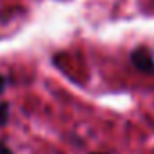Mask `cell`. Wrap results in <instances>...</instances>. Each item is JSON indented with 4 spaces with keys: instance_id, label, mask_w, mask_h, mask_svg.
Instances as JSON below:
<instances>
[{
    "instance_id": "cell-1",
    "label": "cell",
    "mask_w": 154,
    "mask_h": 154,
    "mask_svg": "<svg viewBox=\"0 0 154 154\" xmlns=\"http://www.w3.org/2000/svg\"><path fill=\"white\" fill-rule=\"evenodd\" d=\"M131 62L136 69L143 71V72H154V58L149 53L147 47H138L131 53Z\"/></svg>"
},
{
    "instance_id": "cell-3",
    "label": "cell",
    "mask_w": 154,
    "mask_h": 154,
    "mask_svg": "<svg viewBox=\"0 0 154 154\" xmlns=\"http://www.w3.org/2000/svg\"><path fill=\"white\" fill-rule=\"evenodd\" d=\"M0 154H13V150H11L4 141H0Z\"/></svg>"
},
{
    "instance_id": "cell-5",
    "label": "cell",
    "mask_w": 154,
    "mask_h": 154,
    "mask_svg": "<svg viewBox=\"0 0 154 154\" xmlns=\"http://www.w3.org/2000/svg\"><path fill=\"white\" fill-rule=\"evenodd\" d=\"M93 154H105V152H93Z\"/></svg>"
},
{
    "instance_id": "cell-2",
    "label": "cell",
    "mask_w": 154,
    "mask_h": 154,
    "mask_svg": "<svg viewBox=\"0 0 154 154\" xmlns=\"http://www.w3.org/2000/svg\"><path fill=\"white\" fill-rule=\"evenodd\" d=\"M8 116H9V103L0 102V127H4L8 123Z\"/></svg>"
},
{
    "instance_id": "cell-4",
    "label": "cell",
    "mask_w": 154,
    "mask_h": 154,
    "mask_svg": "<svg viewBox=\"0 0 154 154\" xmlns=\"http://www.w3.org/2000/svg\"><path fill=\"white\" fill-rule=\"evenodd\" d=\"M4 87H6V78H4V76H0V93L4 91Z\"/></svg>"
}]
</instances>
